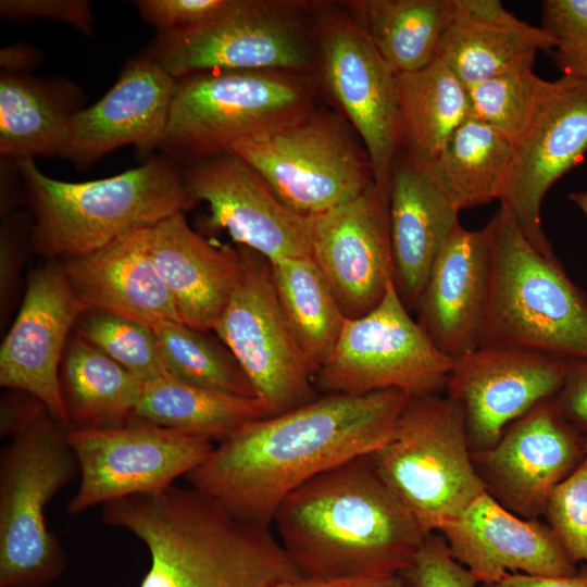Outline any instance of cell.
I'll use <instances>...</instances> for the list:
<instances>
[{
  "instance_id": "7a4b0ae2",
  "label": "cell",
  "mask_w": 587,
  "mask_h": 587,
  "mask_svg": "<svg viewBox=\"0 0 587 587\" xmlns=\"http://www.w3.org/2000/svg\"><path fill=\"white\" fill-rule=\"evenodd\" d=\"M302 576L401 574L425 534L378 475L370 454L345 461L289 494L272 523Z\"/></svg>"
},
{
  "instance_id": "8fae6325",
  "label": "cell",
  "mask_w": 587,
  "mask_h": 587,
  "mask_svg": "<svg viewBox=\"0 0 587 587\" xmlns=\"http://www.w3.org/2000/svg\"><path fill=\"white\" fill-rule=\"evenodd\" d=\"M453 360L430 340L395 282L370 312L346 319L338 341L314 375L320 395L398 389L410 397L445 394Z\"/></svg>"
},
{
  "instance_id": "d4e9b609",
  "label": "cell",
  "mask_w": 587,
  "mask_h": 587,
  "mask_svg": "<svg viewBox=\"0 0 587 587\" xmlns=\"http://www.w3.org/2000/svg\"><path fill=\"white\" fill-rule=\"evenodd\" d=\"M145 227L91 253L64 259L62 265L88 310L121 315L153 328L180 320L150 258Z\"/></svg>"
},
{
  "instance_id": "1f68e13d",
  "label": "cell",
  "mask_w": 587,
  "mask_h": 587,
  "mask_svg": "<svg viewBox=\"0 0 587 587\" xmlns=\"http://www.w3.org/2000/svg\"><path fill=\"white\" fill-rule=\"evenodd\" d=\"M513 154L512 141L470 115L427 171L460 211L499 200Z\"/></svg>"
},
{
  "instance_id": "9c48e42d",
  "label": "cell",
  "mask_w": 587,
  "mask_h": 587,
  "mask_svg": "<svg viewBox=\"0 0 587 587\" xmlns=\"http://www.w3.org/2000/svg\"><path fill=\"white\" fill-rule=\"evenodd\" d=\"M317 2L232 0L215 17L158 33L141 57L175 79L216 71L310 74L314 50L303 14Z\"/></svg>"
},
{
  "instance_id": "d6a6232c",
  "label": "cell",
  "mask_w": 587,
  "mask_h": 587,
  "mask_svg": "<svg viewBox=\"0 0 587 587\" xmlns=\"http://www.w3.org/2000/svg\"><path fill=\"white\" fill-rule=\"evenodd\" d=\"M61 88L24 74L0 76V153L14 162L63 155L66 126L78 110Z\"/></svg>"
},
{
  "instance_id": "83f0119b",
  "label": "cell",
  "mask_w": 587,
  "mask_h": 587,
  "mask_svg": "<svg viewBox=\"0 0 587 587\" xmlns=\"http://www.w3.org/2000/svg\"><path fill=\"white\" fill-rule=\"evenodd\" d=\"M60 383L70 429L137 423L143 383L76 332L66 345Z\"/></svg>"
},
{
  "instance_id": "603a6c76",
  "label": "cell",
  "mask_w": 587,
  "mask_h": 587,
  "mask_svg": "<svg viewBox=\"0 0 587 587\" xmlns=\"http://www.w3.org/2000/svg\"><path fill=\"white\" fill-rule=\"evenodd\" d=\"M438 533L451 555L483 585L511 574L569 576L578 571L547 523L510 512L487 492Z\"/></svg>"
},
{
  "instance_id": "d6986e66",
  "label": "cell",
  "mask_w": 587,
  "mask_h": 587,
  "mask_svg": "<svg viewBox=\"0 0 587 587\" xmlns=\"http://www.w3.org/2000/svg\"><path fill=\"white\" fill-rule=\"evenodd\" d=\"M87 310L62 263L41 265L28 276L21 308L0 349V385L37 398L68 429L60 369L71 330Z\"/></svg>"
},
{
  "instance_id": "6da1fadb",
  "label": "cell",
  "mask_w": 587,
  "mask_h": 587,
  "mask_svg": "<svg viewBox=\"0 0 587 587\" xmlns=\"http://www.w3.org/2000/svg\"><path fill=\"white\" fill-rule=\"evenodd\" d=\"M409 399L398 389L321 395L248 424L214 446L186 479L239 521L272 527L294 490L380 447Z\"/></svg>"
},
{
  "instance_id": "bcb514c9",
  "label": "cell",
  "mask_w": 587,
  "mask_h": 587,
  "mask_svg": "<svg viewBox=\"0 0 587 587\" xmlns=\"http://www.w3.org/2000/svg\"><path fill=\"white\" fill-rule=\"evenodd\" d=\"M482 587H587V564L569 576H536L520 573Z\"/></svg>"
},
{
  "instance_id": "ee69618b",
  "label": "cell",
  "mask_w": 587,
  "mask_h": 587,
  "mask_svg": "<svg viewBox=\"0 0 587 587\" xmlns=\"http://www.w3.org/2000/svg\"><path fill=\"white\" fill-rule=\"evenodd\" d=\"M555 399L564 419L580 434H587V361H566L563 384Z\"/></svg>"
},
{
  "instance_id": "4fadbf2b",
  "label": "cell",
  "mask_w": 587,
  "mask_h": 587,
  "mask_svg": "<svg viewBox=\"0 0 587 587\" xmlns=\"http://www.w3.org/2000/svg\"><path fill=\"white\" fill-rule=\"evenodd\" d=\"M79 483L66 505L71 515L107 502L153 494L195 470L213 442L149 423L108 429H68Z\"/></svg>"
},
{
  "instance_id": "74e56055",
  "label": "cell",
  "mask_w": 587,
  "mask_h": 587,
  "mask_svg": "<svg viewBox=\"0 0 587 587\" xmlns=\"http://www.w3.org/2000/svg\"><path fill=\"white\" fill-rule=\"evenodd\" d=\"M544 517L570 560L587 564V455L550 494Z\"/></svg>"
},
{
  "instance_id": "e0dca14e",
  "label": "cell",
  "mask_w": 587,
  "mask_h": 587,
  "mask_svg": "<svg viewBox=\"0 0 587 587\" xmlns=\"http://www.w3.org/2000/svg\"><path fill=\"white\" fill-rule=\"evenodd\" d=\"M587 151V82L563 76L551 87L526 133L514 143L500 204L515 217L529 242L557 259L544 233L541 202L551 186Z\"/></svg>"
},
{
  "instance_id": "e575fe53",
  "label": "cell",
  "mask_w": 587,
  "mask_h": 587,
  "mask_svg": "<svg viewBox=\"0 0 587 587\" xmlns=\"http://www.w3.org/2000/svg\"><path fill=\"white\" fill-rule=\"evenodd\" d=\"M170 376L202 388L255 398L233 353L221 341L182 322L153 327Z\"/></svg>"
},
{
  "instance_id": "277c9868",
  "label": "cell",
  "mask_w": 587,
  "mask_h": 587,
  "mask_svg": "<svg viewBox=\"0 0 587 587\" xmlns=\"http://www.w3.org/2000/svg\"><path fill=\"white\" fill-rule=\"evenodd\" d=\"M68 428L37 398L8 389L0 404V587H43L66 567L46 508L74 478Z\"/></svg>"
},
{
  "instance_id": "f35d334b",
  "label": "cell",
  "mask_w": 587,
  "mask_h": 587,
  "mask_svg": "<svg viewBox=\"0 0 587 587\" xmlns=\"http://www.w3.org/2000/svg\"><path fill=\"white\" fill-rule=\"evenodd\" d=\"M541 17L558 68L563 76L587 82V0H545Z\"/></svg>"
},
{
  "instance_id": "8d00e7d4",
  "label": "cell",
  "mask_w": 587,
  "mask_h": 587,
  "mask_svg": "<svg viewBox=\"0 0 587 587\" xmlns=\"http://www.w3.org/2000/svg\"><path fill=\"white\" fill-rule=\"evenodd\" d=\"M551 82L533 70L508 74L467 87L471 115L515 143L528 129Z\"/></svg>"
},
{
  "instance_id": "5b68a950",
  "label": "cell",
  "mask_w": 587,
  "mask_h": 587,
  "mask_svg": "<svg viewBox=\"0 0 587 587\" xmlns=\"http://www.w3.org/2000/svg\"><path fill=\"white\" fill-rule=\"evenodd\" d=\"M16 163L34 216L29 245L48 258L91 253L197 203L183 171L165 154L118 175L83 183L50 178L34 159Z\"/></svg>"
},
{
  "instance_id": "ac0fdd59",
  "label": "cell",
  "mask_w": 587,
  "mask_h": 587,
  "mask_svg": "<svg viewBox=\"0 0 587 587\" xmlns=\"http://www.w3.org/2000/svg\"><path fill=\"white\" fill-rule=\"evenodd\" d=\"M311 258L346 317L374 309L395 282L389 197L372 182L353 199L311 216Z\"/></svg>"
},
{
  "instance_id": "f546056e",
  "label": "cell",
  "mask_w": 587,
  "mask_h": 587,
  "mask_svg": "<svg viewBox=\"0 0 587 587\" xmlns=\"http://www.w3.org/2000/svg\"><path fill=\"white\" fill-rule=\"evenodd\" d=\"M345 5L395 73L401 74L437 59L457 0H354Z\"/></svg>"
},
{
  "instance_id": "f6af8a7d",
  "label": "cell",
  "mask_w": 587,
  "mask_h": 587,
  "mask_svg": "<svg viewBox=\"0 0 587 587\" xmlns=\"http://www.w3.org/2000/svg\"><path fill=\"white\" fill-rule=\"evenodd\" d=\"M278 587H407L400 574L315 578L299 576Z\"/></svg>"
},
{
  "instance_id": "836d02e7",
  "label": "cell",
  "mask_w": 587,
  "mask_h": 587,
  "mask_svg": "<svg viewBox=\"0 0 587 587\" xmlns=\"http://www.w3.org/2000/svg\"><path fill=\"white\" fill-rule=\"evenodd\" d=\"M270 266L280 307L315 375L347 317L312 258L283 259Z\"/></svg>"
},
{
  "instance_id": "7bdbcfd3",
  "label": "cell",
  "mask_w": 587,
  "mask_h": 587,
  "mask_svg": "<svg viewBox=\"0 0 587 587\" xmlns=\"http://www.w3.org/2000/svg\"><path fill=\"white\" fill-rule=\"evenodd\" d=\"M26 235L22 223L5 221L0 233V301L1 319H7L15 300L17 278L24 260Z\"/></svg>"
},
{
  "instance_id": "3957f363",
  "label": "cell",
  "mask_w": 587,
  "mask_h": 587,
  "mask_svg": "<svg viewBox=\"0 0 587 587\" xmlns=\"http://www.w3.org/2000/svg\"><path fill=\"white\" fill-rule=\"evenodd\" d=\"M101 519L148 549L139 587H278L301 576L272 527L239 521L189 485L107 502Z\"/></svg>"
},
{
  "instance_id": "d590c367",
  "label": "cell",
  "mask_w": 587,
  "mask_h": 587,
  "mask_svg": "<svg viewBox=\"0 0 587 587\" xmlns=\"http://www.w3.org/2000/svg\"><path fill=\"white\" fill-rule=\"evenodd\" d=\"M75 332L110 357L141 383L168 376V371L152 327L102 311L87 310Z\"/></svg>"
},
{
  "instance_id": "ba28073f",
  "label": "cell",
  "mask_w": 587,
  "mask_h": 587,
  "mask_svg": "<svg viewBox=\"0 0 587 587\" xmlns=\"http://www.w3.org/2000/svg\"><path fill=\"white\" fill-rule=\"evenodd\" d=\"M310 74L216 71L176 79L160 149L190 163L226 151L239 139L280 127L314 110Z\"/></svg>"
},
{
  "instance_id": "4316f807",
  "label": "cell",
  "mask_w": 587,
  "mask_h": 587,
  "mask_svg": "<svg viewBox=\"0 0 587 587\" xmlns=\"http://www.w3.org/2000/svg\"><path fill=\"white\" fill-rule=\"evenodd\" d=\"M551 37L504 9L499 0H457L438 49L439 59L467 88L495 77L532 70Z\"/></svg>"
},
{
  "instance_id": "5bb4252c",
  "label": "cell",
  "mask_w": 587,
  "mask_h": 587,
  "mask_svg": "<svg viewBox=\"0 0 587 587\" xmlns=\"http://www.w3.org/2000/svg\"><path fill=\"white\" fill-rule=\"evenodd\" d=\"M317 30L324 84L362 139L375 185L389 197L400 147L397 74L351 16L324 14Z\"/></svg>"
},
{
  "instance_id": "681fc988",
  "label": "cell",
  "mask_w": 587,
  "mask_h": 587,
  "mask_svg": "<svg viewBox=\"0 0 587 587\" xmlns=\"http://www.w3.org/2000/svg\"><path fill=\"white\" fill-rule=\"evenodd\" d=\"M584 449L587 453V434L584 435Z\"/></svg>"
},
{
  "instance_id": "f1b7e54d",
  "label": "cell",
  "mask_w": 587,
  "mask_h": 587,
  "mask_svg": "<svg viewBox=\"0 0 587 587\" xmlns=\"http://www.w3.org/2000/svg\"><path fill=\"white\" fill-rule=\"evenodd\" d=\"M397 87L402 154L427 168L471 115L467 88L439 59L397 74Z\"/></svg>"
},
{
  "instance_id": "2e32d148",
  "label": "cell",
  "mask_w": 587,
  "mask_h": 587,
  "mask_svg": "<svg viewBox=\"0 0 587 587\" xmlns=\"http://www.w3.org/2000/svg\"><path fill=\"white\" fill-rule=\"evenodd\" d=\"M182 171L190 197L208 203L211 229H225L240 247L270 263L311 258V217L287 207L235 153L193 161Z\"/></svg>"
},
{
  "instance_id": "60d3db41",
  "label": "cell",
  "mask_w": 587,
  "mask_h": 587,
  "mask_svg": "<svg viewBox=\"0 0 587 587\" xmlns=\"http://www.w3.org/2000/svg\"><path fill=\"white\" fill-rule=\"evenodd\" d=\"M232 0H137L140 17L158 33L190 28L223 12Z\"/></svg>"
},
{
  "instance_id": "b9f144b4",
  "label": "cell",
  "mask_w": 587,
  "mask_h": 587,
  "mask_svg": "<svg viewBox=\"0 0 587 587\" xmlns=\"http://www.w3.org/2000/svg\"><path fill=\"white\" fill-rule=\"evenodd\" d=\"M0 13L15 21L33 17L61 21L86 36L93 30V16L86 0H1Z\"/></svg>"
},
{
  "instance_id": "8992f818",
  "label": "cell",
  "mask_w": 587,
  "mask_h": 587,
  "mask_svg": "<svg viewBox=\"0 0 587 587\" xmlns=\"http://www.w3.org/2000/svg\"><path fill=\"white\" fill-rule=\"evenodd\" d=\"M488 224L492 265L479 348L587 361L585 292L558 259L536 250L507 208L500 205Z\"/></svg>"
},
{
  "instance_id": "7dc6e473",
  "label": "cell",
  "mask_w": 587,
  "mask_h": 587,
  "mask_svg": "<svg viewBox=\"0 0 587 587\" xmlns=\"http://www.w3.org/2000/svg\"><path fill=\"white\" fill-rule=\"evenodd\" d=\"M39 61V52L21 43L1 50L0 64L8 73L22 74L33 68Z\"/></svg>"
},
{
  "instance_id": "52a82bcc",
  "label": "cell",
  "mask_w": 587,
  "mask_h": 587,
  "mask_svg": "<svg viewBox=\"0 0 587 587\" xmlns=\"http://www.w3.org/2000/svg\"><path fill=\"white\" fill-rule=\"evenodd\" d=\"M370 458L425 535L459 519L483 494L463 407L448 396L410 397L390 437Z\"/></svg>"
},
{
  "instance_id": "7c38bea8",
  "label": "cell",
  "mask_w": 587,
  "mask_h": 587,
  "mask_svg": "<svg viewBox=\"0 0 587 587\" xmlns=\"http://www.w3.org/2000/svg\"><path fill=\"white\" fill-rule=\"evenodd\" d=\"M241 277L213 332L233 353L270 416L320 396L284 314L267 260L240 247Z\"/></svg>"
},
{
  "instance_id": "ab89813d",
  "label": "cell",
  "mask_w": 587,
  "mask_h": 587,
  "mask_svg": "<svg viewBox=\"0 0 587 587\" xmlns=\"http://www.w3.org/2000/svg\"><path fill=\"white\" fill-rule=\"evenodd\" d=\"M407 587H476L473 574L450 553L444 536L426 535L410 566L400 574Z\"/></svg>"
},
{
  "instance_id": "c3c4849f",
  "label": "cell",
  "mask_w": 587,
  "mask_h": 587,
  "mask_svg": "<svg viewBox=\"0 0 587 587\" xmlns=\"http://www.w3.org/2000/svg\"><path fill=\"white\" fill-rule=\"evenodd\" d=\"M569 199L587 216V189L570 193Z\"/></svg>"
},
{
  "instance_id": "30bf717a",
  "label": "cell",
  "mask_w": 587,
  "mask_h": 587,
  "mask_svg": "<svg viewBox=\"0 0 587 587\" xmlns=\"http://www.w3.org/2000/svg\"><path fill=\"white\" fill-rule=\"evenodd\" d=\"M291 210L314 216L359 196L373 180L370 159L332 114L315 109L229 149Z\"/></svg>"
},
{
  "instance_id": "44dd1931",
  "label": "cell",
  "mask_w": 587,
  "mask_h": 587,
  "mask_svg": "<svg viewBox=\"0 0 587 587\" xmlns=\"http://www.w3.org/2000/svg\"><path fill=\"white\" fill-rule=\"evenodd\" d=\"M175 85L150 60H130L101 99L70 117L62 157L85 168L123 146L133 145L142 155L160 149Z\"/></svg>"
},
{
  "instance_id": "484cf974",
  "label": "cell",
  "mask_w": 587,
  "mask_h": 587,
  "mask_svg": "<svg viewBox=\"0 0 587 587\" xmlns=\"http://www.w3.org/2000/svg\"><path fill=\"white\" fill-rule=\"evenodd\" d=\"M458 214L427 168L397 155L389 183L390 239L395 285L410 312L442 243L460 224Z\"/></svg>"
},
{
  "instance_id": "9a60e30c",
  "label": "cell",
  "mask_w": 587,
  "mask_h": 587,
  "mask_svg": "<svg viewBox=\"0 0 587 587\" xmlns=\"http://www.w3.org/2000/svg\"><path fill=\"white\" fill-rule=\"evenodd\" d=\"M586 455L584 435L554 396L511 423L494 447L472 452V460L489 496L523 519L539 520L550 494Z\"/></svg>"
},
{
  "instance_id": "ffe728a7",
  "label": "cell",
  "mask_w": 587,
  "mask_h": 587,
  "mask_svg": "<svg viewBox=\"0 0 587 587\" xmlns=\"http://www.w3.org/2000/svg\"><path fill=\"white\" fill-rule=\"evenodd\" d=\"M566 360L509 348H477L453 359L445 395L464 409L472 452L494 447L507 427L560 391Z\"/></svg>"
},
{
  "instance_id": "4dcf8cb0",
  "label": "cell",
  "mask_w": 587,
  "mask_h": 587,
  "mask_svg": "<svg viewBox=\"0 0 587 587\" xmlns=\"http://www.w3.org/2000/svg\"><path fill=\"white\" fill-rule=\"evenodd\" d=\"M270 416L258 398L224 394L172 376L143 383L137 423L172 428L217 444Z\"/></svg>"
},
{
  "instance_id": "7402d4cb",
  "label": "cell",
  "mask_w": 587,
  "mask_h": 587,
  "mask_svg": "<svg viewBox=\"0 0 587 587\" xmlns=\"http://www.w3.org/2000/svg\"><path fill=\"white\" fill-rule=\"evenodd\" d=\"M492 235L459 224L442 243L416 307L417 322L450 359L479 348L489 300Z\"/></svg>"
},
{
  "instance_id": "cb8c5ba5",
  "label": "cell",
  "mask_w": 587,
  "mask_h": 587,
  "mask_svg": "<svg viewBox=\"0 0 587 587\" xmlns=\"http://www.w3.org/2000/svg\"><path fill=\"white\" fill-rule=\"evenodd\" d=\"M145 235L180 322L200 332L213 330L242 274L240 248L209 241L188 225L185 212L146 226Z\"/></svg>"
}]
</instances>
